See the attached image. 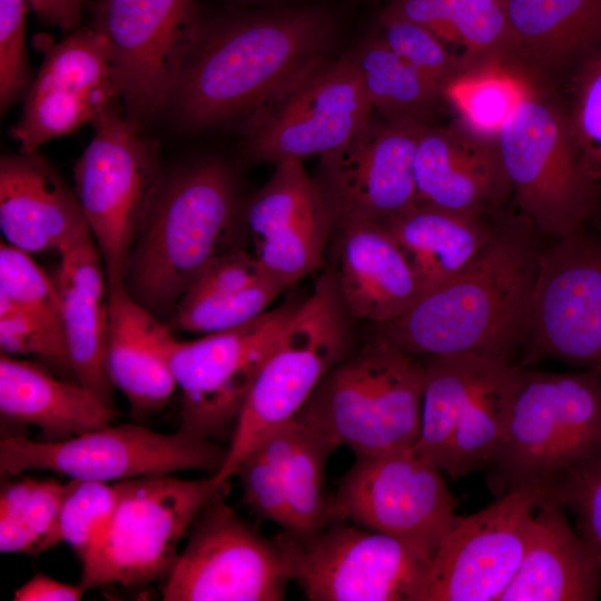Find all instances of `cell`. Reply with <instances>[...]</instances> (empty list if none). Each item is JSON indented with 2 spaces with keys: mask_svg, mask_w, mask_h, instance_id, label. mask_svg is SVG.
Instances as JSON below:
<instances>
[{
  "mask_svg": "<svg viewBox=\"0 0 601 601\" xmlns=\"http://www.w3.org/2000/svg\"><path fill=\"white\" fill-rule=\"evenodd\" d=\"M30 0H0V110L23 101L33 76L26 51Z\"/></svg>",
  "mask_w": 601,
  "mask_h": 601,
  "instance_id": "44",
  "label": "cell"
},
{
  "mask_svg": "<svg viewBox=\"0 0 601 601\" xmlns=\"http://www.w3.org/2000/svg\"><path fill=\"white\" fill-rule=\"evenodd\" d=\"M332 272L351 317L384 324L406 313L421 297L414 273L378 223L343 219Z\"/></svg>",
  "mask_w": 601,
  "mask_h": 601,
  "instance_id": "25",
  "label": "cell"
},
{
  "mask_svg": "<svg viewBox=\"0 0 601 601\" xmlns=\"http://www.w3.org/2000/svg\"><path fill=\"white\" fill-rule=\"evenodd\" d=\"M535 86L513 57L463 69L442 91L457 122L494 141L514 110Z\"/></svg>",
  "mask_w": 601,
  "mask_h": 601,
  "instance_id": "35",
  "label": "cell"
},
{
  "mask_svg": "<svg viewBox=\"0 0 601 601\" xmlns=\"http://www.w3.org/2000/svg\"><path fill=\"white\" fill-rule=\"evenodd\" d=\"M311 601H417L430 564L403 542L349 522L273 538Z\"/></svg>",
  "mask_w": 601,
  "mask_h": 601,
  "instance_id": "11",
  "label": "cell"
},
{
  "mask_svg": "<svg viewBox=\"0 0 601 601\" xmlns=\"http://www.w3.org/2000/svg\"><path fill=\"white\" fill-rule=\"evenodd\" d=\"M91 27L106 40L127 116L142 126L169 106L199 38L194 0H99Z\"/></svg>",
  "mask_w": 601,
  "mask_h": 601,
  "instance_id": "12",
  "label": "cell"
},
{
  "mask_svg": "<svg viewBox=\"0 0 601 601\" xmlns=\"http://www.w3.org/2000/svg\"><path fill=\"white\" fill-rule=\"evenodd\" d=\"M564 422L556 373L521 365L501 441L484 471L500 497L528 490L546 500L563 474ZM540 502V503H541Z\"/></svg>",
  "mask_w": 601,
  "mask_h": 601,
  "instance_id": "22",
  "label": "cell"
},
{
  "mask_svg": "<svg viewBox=\"0 0 601 601\" xmlns=\"http://www.w3.org/2000/svg\"><path fill=\"white\" fill-rule=\"evenodd\" d=\"M87 0H30V8L46 24L71 32L79 26Z\"/></svg>",
  "mask_w": 601,
  "mask_h": 601,
  "instance_id": "47",
  "label": "cell"
},
{
  "mask_svg": "<svg viewBox=\"0 0 601 601\" xmlns=\"http://www.w3.org/2000/svg\"><path fill=\"white\" fill-rule=\"evenodd\" d=\"M521 365L480 355L426 357L413 452L456 480L484 470L511 411Z\"/></svg>",
  "mask_w": 601,
  "mask_h": 601,
  "instance_id": "6",
  "label": "cell"
},
{
  "mask_svg": "<svg viewBox=\"0 0 601 601\" xmlns=\"http://www.w3.org/2000/svg\"><path fill=\"white\" fill-rule=\"evenodd\" d=\"M541 497L509 492L459 516L439 545L417 601H499L523 560Z\"/></svg>",
  "mask_w": 601,
  "mask_h": 601,
  "instance_id": "18",
  "label": "cell"
},
{
  "mask_svg": "<svg viewBox=\"0 0 601 601\" xmlns=\"http://www.w3.org/2000/svg\"><path fill=\"white\" fill-rule=\"evenodd\" d=\"M522 366L555 359L601 370V234L585 230L541 250Z\"/></svg>",
  "mask_w": 601,
  "mask_h": 601,
  "instance_id": "17",
  "label": "cell"
},
{
  "mask_svg": "<svg viewBox=\"0 0 601 601\" xmlns=\"http://www.w3.org/2000/svg\"><path fill=\"white\" fill-rule=\"evenodd\" d=\"M0 414L2 421L36 426L45 442H60L111 424L118 412L79 382L1 353Z\"/></svg>",
  "mask_w": 601,
  "mask_h": 601,
  "instance_id": "29",
  "label": "cell"
},
{
  "mask_svg": "<svg viewBox=\"0 0 601 601\" xmlns=\"http://www.w3.org/2000/svg\"><path fill=\"white\" fill-rule=\"evenodd\" d=\"M0 348L13 357L37 356L76 381L62 326L4 298H0Z\"/></svg>",
  "mask_w": 601,
  "mask_h": 601,
  "instance_id": "39",
  "label": "cell"
},
{
  "mask_svg": "<svg viewBox=\"0 0 601 601\" xmlns=\"http://www.w3.org/2000/svg\"><path fill=\"white\" fill-rule=\"evenodd\" d=\"M563 108L580 162L601 186V43L579 59Z\"/></svg>",
  "mask_w": 601,
  "mask_h": 601,
  "instance_id": "38",
  "label": "cell"
},
{
  "mask_svg": "<svg viewBox=\"0 0 601 601\" xmlns=\"http://www.w3.org/2000/svg\"><path fill=\"white\" fill-rule=\"evenodd\" d=\"M253 256L284 288L315 272L335 218L302 160L276 164L268 181L242 207Z\"/></svg>",
  "mask_w": 601,
  "mask_h": 601,
  "instance_id": "21",
  "label": "cell"
},
{
  "mask_svg": "<svg viewBox=\"0 0 601 601\" xmlns=\"http://www.w3.org/2000/svg\"><path fill=\"white\" fill-rule=\"evenodd\" d=\"M227 450L180 430L159 433L137 424L107 425L60 442L2 435L0 471L39 470L100 482L198 470L215 475Z\"/></svg>",
  "mask_w": 601,
  "mask_h": 601,
  "instance_id": "10",
  "label": "cell"
},
{
  "mask_svg": "<svg viewBox=\"0 0 601 601\" xmlns=\"http://www.w3.org/2000/svg\"><path fill=\"white\" fill-rule=\"evenodd\" d=\"M381 225L411 266L421 297L460 273L495 229L483 217L420 203Z\"/></svg>",
  "mask_w": 601,
  "mask_h": 601,
  "instance_id": "31",
  "label": "cell"
},
{
  "mask_svg": "<svg viewBox=\"0 0 601 601\" xmlns=\"http://www.w3.org/2000/svg\"><path fill=\"white\" fill-rule=\"evenodd\" d=\"M497 146L514 200L534 229L559 239L593 216L601 186L580 162L563 105L534 86L503 126Z\"/></svg>",
  "mask_w": 601,
  "mask_h": 601,
  "instance_id": "9",
  "label": "cell"
},
{
  "mask_svg": "<svg viewBox=\"0 0 601 601\" xmlns=\"http://www.w3.org/2000/svg\"><path fill=\"white\" fill-rule=\"evenodd\" d=\"M115 485L91 480L67 483L62 500L59 528L61 541L69 544L79 559L92 546L112 513Z\"/></svg>",
  "mask_w": 601,
  "mask_h": 601,
  "instance_id": "41",
  "label": "cell"
},
{
  "mask_svg": "<svg viewBox=\"0 0 601 601\" xmlns=\"http://www.w3.org/2000/svg\"><path fill=\"white\" fill-rule=\"evenodd\" d=\"M533 229L524 219L495 228L460 273L377 325V336L417 357L480 354L512 362L524 343L539 268Z\"/></svg>",
  "mask_w": 601,
  "mask_h": 601,
  "instance_id": "2",
  "label": "cell"
},
{
  "mask_svg": "<svg viewBox=\"0 0 601 601\" xmlns=\"http://www.w3.org/2000/svg\"><path fill=\"white\" fill-rule=\"evenodd\" d=\"M425 361L376 336L333 366L295 418L332 454L413 449L421 426Z\"/></svg>",
  "mask_w": 601,
  "mask_h": 601,
  "instance_id": "4",
  "label": "cell"
},
{
  "mask_svg": "<svg viewBox=\"0 0 601 601\" xmlns=\"http://www.w3.org/2000/svg\"><path fill=\"white\" fill-rule=\"evenodd\" d=\"M300 303L286 300L253 321L181 342L170 366L180 392L178 430L200 439L223 437Z\"/></svg>",
  "mask_w": 601,
  "mask_h": 601,
  "instance_id": "14",
  "label": "cell"
},
{
  "mask_svg": "<svg viewBox=\"0 0 601 601\" xmlns=\"http://www.w3.org/2000/svg\"><path fill=\"white\" fill-rule=\"evenodd\" d=\"M598 207H601V200L599 201ZM598 207H597V208H598ZM597 231H598L599 234H601V217H600V220H599V224H598V229H597Z\"/></svg>",
  "mask_w": 601,
  "mask_h": 601,
  "instance_id": "48",
  "label": "cell"
},
{
  "mask_svg": "<svg viewBox=\"0 0 601 601\" xmlns=\"http://www.w3.org/2000/svg\"><path fill=\"white\" fill-rule=\"evenodd\" d=\"M386 9L460 47L463 69L513 57L506 0H391Z\"/></svg>",
  "mask_w": 601,
  "mask_h": 601,
  "instance_id": "33",
  "label": "cell"
},
{
  "mask_svg": "<svg viewBox=\"0 0 601 601\" xmlns=\"http://www.w3.org/2000/svg\"><path fill=\"white\" fill-rule=\"evenodd\" d=\"M216 492L162 580L165 601H279L292 580L274 539L265 538Z\"/></svg>",
  "mask_w": 601,
  "mask_h": 601,
  "instance_id": "13",
  "label": "cell"
},
{
  "mask_svg": "<svg viewBox=\"0 0 601 601\" xmlns=\"http://www.w3.org/2000/svg\"><path fill=\"white\" fill-rule=\"evenodd\" d=\"M86 591L78 585L59 582L42 573L29 579L13 592L14 601H78Z\"/></svg>",
  "mask_w": 601,
  "mask_h": 601,
  "instance_id": "46",
  "label": "cell"
},
{
  "mask_svg": "<svg viewBox=\"0 0 601 601\" xmlns=\"http://www.w3.org/2000/svg\"><path fill=\"white\" fill-rule=\"evenodd\" d=\"M67 483L23 479L0 494V551L39 554L62 542L59 516Z\"/></svg>",
  "mask_w": 601,
  "mask_h": 601,
  "instance_id": "37",
  "label": "cell"
},
{
  "mask_svg": "<svg viewBox=\"0 0 601 601\" xmlns=\"http://www.w3.org/2000/svg\"><path fill=\"white\" fill-rule=\"evenodd\" d=\"M242 220L231 171L201 158L164 174L141 224L125 273V287L164 321L190 285L225 252Z\"/></svg>",
  "mask_w": 601,
  "mask_h": 601,
  "instance_id": "3",
  "label": "cell"
},
{
  "mask_svg": "<svg viewBox=\"0 0 601 601\" xmlns=\"http://www.w3.org/2000/svg\"><path fill=\"white\" fill-rule=\"evenodd\" d=\"M347 313L332 272L300 303L260 368L234 425L225 462L213 476L223 487L240 461L270 432L292 421L321 380L346 358Z\"/></svg>",
  "mask_w": 601,
  "mask_h": 601,
  "instance_id": "5",
  "label": "cell"
},
{
  "mask_svg": "<svg viewBox=\"0 0 601 601\" xmlns=\"http://www.w3.org/2000/svg\"><path fill=\"white\" fill-rule=\"evenodd\" d=\"M349 52L374 112L386 119L427 124L426 118L443 100L436 85L397 56L378 32Z\"/></svg>",
  "mask_w": 601,
  "mask_h": 601,
  "instance_id": "36",
  "label": "cell"
},
{
  "mask_svg": "<svg viewBox=\"0 0 601 601\" xmlns=\"http://www.w3.org/2000/svg\"><path fill=\"white\" fill-rule=\"evenodd\" d=\"M506 8L515 59L556 66L601 43V0H506Z\"/></svg>",
  "mask_w": 601,
  "mask_h": 601,
  "instance_id": "32",
  "label": "cell"
},
{
  "mask_svg": "<svg viewBox=\"0 0 601 601\" xmlns=\"http://www.w3.org/2000/svg\"><path fill=\"white\" fill-rule=\"evenodd\" d=\"M58 256L59 266L53 280L75 378L115 406L114 385L106 366L108 283L91 231L78 236Z\"/></svg>",
  "mask_w": 601,
  "mask_h": 601,
  "instance_id": "26",
  "label": "cell"
},
{
  "mask_svg": "<svg viewBox=\"0 0 601 601\" xmlns=\"http://www.w3.org/2000/svg\"><path fill=\"white\" fill-rule=\"evenodd\" d=\"M116 501L99 538L80 559V587H136L164 580L183 538L217 487L213 476L184 480L174 474L127 479L115 484Z\"/></svg>",
  "mask_w": 601,
  "mask_h": 601,
  "instance_id": "7",
  "label": "cell"
},
{
  "mask_svg": "<svg viewBox=\"0 0 601 601\" xmlns=\"http://www.w3.org/2000/svg\"><path fill=\"white\" fill-rule=\"evenodd\" d=\"M373 114L351 52L326 59L244 119V156L275 165L322 156L346 144Z\"/></svg>",
  "mask_w": 601,
  "mask_h": 601,
  "instance_id": "16",
  "label": "cell"
},
{
  "mask_svg": "<svg viewBox=\"0 0 601 601\" xmlns=\"http://www.w3.org/2000/svg\"><path fill=\"white\" fill-rule=\"evenodd\" d=\"M332 512L334 521L394 538L428 560L457 518L441 471L412 449L356 456Z\"/></svg>",
  "mask_w": 601,
  "mask_h": 601,
  "instance_id": "15",
  "label": "cell"
},
{
  "mask_svg": "<svg viewBox=\"0 0 601 601\" xmlns=\"http://www.w3.org/2000/svg\"><path fill=\"white\" fill-rule=\"evenodd\" d=\"M0 298L62 326L55 280L30 254L4 240L0 245Z\"/></svg>",
  "mask_w": 601,
  "mask_h": 601,
  "instance_id": "43",
  "label": "cell"
},
{
  "mask_svg": "<svg viewBox=\"0 0 601 601\" xmlns=\"http://www.w3.org/2000/svg\"><path fill=\"white\" fill-rule=\"evenodd\" d=\"M284 289L252 253L228 248L190 285L168 325L203 334L235 328L266 312Z\"/></svg>",
  "mask_w": 601,
  "mask_h": 601,
  "instance_id": "30",
  "label": "cell"
},
{
  "mask_svg": "<svg viewBox=\"0 0 601 601\" xmlns=\"http://www.w3.org/2000/svg\"><path fill=\"white\" fill-rule=\"evenodd\" d=\"M91 126L73 168L75 191L112 288L125 285L132 246L165 173L158 144L124 106L107 109Z\"/></svg>",
  "mask_w": 601,
  "mask_h": 601,
  "instance_id": "8",
  "label": "cell"
},
{
  "mask_svg": "<svg viewBox=\"0 0 601 601\" xmlns=\"http://www.w3.org/2000/svg\"><path fill=\"white\" fill-rule=\"evenodd\" d=\"M378 33L397 56L441 91L463 70L460 58L431 31L386 8L380 16Z\"/></svg>",
  "mask_w": 601,
  "mask_h": 601,
  "instance_id": "40",
  "label": "cell"
},
{
  "mask_svg": "<svg viewBox=\"0 0 601 601\" xmlns=\"http://www.w3.org/2000/svg\"><path fill=\"white\" fill-rule=\"evenodd\" d=\"M109 329L106 366L109 380L127 398L130 414L159 412L177 390L170 366L173 329L127 292L108 288Z\"/></svg>",
  "mask_w": 601,
  "mask_h": 601,
  "instance_id": "27",
  "label": "cell"
},
{
  "mask_svg": "<svg viewBox=\"0 0 601 601\" xmlns=\"http://www.w3.org/2000/svg\"><path fill=\"white\" fill-rule=\"evenodd\" d=\"M333 39L317 9L204 24L169 106L188 129L246 119L325 61Z\"/></svg>",
  "mask_w": 601,
  "mask_h": 601,
  "instance_id": "1",
  "label": "cell"
},
{
  "mask_svg": "<svg viewBox=\"0 0 601 601\" xmlns=\"http://www.w3.org/2000/svg\"><path fill=\"white\" fill-rule=\"evenodd\" d=\"M0 229L6 243L30 255H59L90 230L76 191L39 150L0 159Z\"/></svg>",
  "mask_w": 601,
  "mask_h": 601,
  "instance_id": "24",
  "label": "cell"
},
{
  "mask_svg": "<svg viewBox=\"0 0 601 601\" xmlns=\"http://www.w3.org/2000/svg\"><path fill=\"white\" fill-rule=\"evenodd\" d=\"M278 465L285 483L293 530L305 535L334 521L332 499L324 492V469L331 453L295 417L258 444Z\"/></svg>",
  "mask_w": 601,
  "mask_h": 601,
  "instance_id": "34",
  "label": "cell"
},
{
  "mask_svg": "<svg viewBox=\"0 0 601 601\" xmlns=\"http://www.w3.org/2000/svg\"><path fill=\"white\" fill-rule=\"evenodd\" d=\"M234 476L239 479L244 502L259 519L275 523L285 532L293 530L282 472L260 446L240 461Z\"/></svg>",
  "mask_w": 601,
  "mask_h": 601,
  "instance_id": "45",
  "label": "cell"
},
{
  "mask_svg": "<svg viewBox=\"0 0 601 601\" xmlns=\"http://www.w3.org/2000/svg\"><path fill=\"white\" fill-rule=\"evenodd\" d=\"M36 42L43 60L21 116L9 130L21 151L39 150L121 102L109 47L91 26L77 28L59 42L43 35Z\"/></svg>",
  "mask_w": 601,
  "mask_h": 601,
  "instance_id": "19",
  "label": "cell"
},
{
  "mask_svg": "<svg viewBox=\"0 0 601 601\" xmlns=\"http://www.w3.org/2000/svg\"><path fill=\"white\" fill-rule=\"evenodd\" d=\"M427 124L373 116L319 156L315 179L335 218L382 224L416 204L414 160Z\"/></svg>",
  "mask_w": 601,
  "mask_h": 601,
  "instance_id": "20",
  "label": "cell"
},
{
  "mask_svg": "<svg viewBox=\"0 0 601 601\" xmlns=\"http://www.w3.org/2000/svg\"><path fill=\"white\" fill-rule=\"evenodd\" d=\"M416 203L485 217L512 194L497 141L455 121L424 128L414 160Z\"/></svg>",
  "mask_w": 601,
  "mask_h": 601,
  "instance_id": "23",
  "label": "cell"
},
{
  "mask_svg": "<svg viewBox=\"0 0 601 601\" xmlns=\"http://www.w3.org/2000/svg\"><path fill=\"white\" fill-rule=\"evenodd\" d=\"M600 590L598 564L565 509L542 501L521 565L499 601H594Z\"/></svg>",
  "mask_w": 601,
  "mask_h": 601,
  "instance_id": "28",
  "label": "cell"
},
{
  "mask_svg": "<svg viewBox=\"0 0 601 601\" xmlns=\"http://www.w3.org/2000/svg\"><path fill=\"white\" fill-rule=\"evenodd\" d=\"M546 500H554L574 515V529L601 573V449L571 469Z\"/></svg>",
  "mask_w": 601,
  "mask_h": 601,
  "instance_id": "42",
  "label": "cell"
}]
</instances>
